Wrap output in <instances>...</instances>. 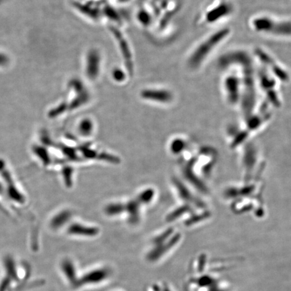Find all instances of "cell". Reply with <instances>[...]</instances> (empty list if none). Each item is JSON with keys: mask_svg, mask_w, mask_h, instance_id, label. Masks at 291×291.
<instances>
[{"mask_svg": "<svg viewBox=\"0 0 291 291\" xmlns=\"http://www.w3.org/2000/svg\"><path fill=\"white\" fill-rule=\"evenodd\" d=\"M80 130H81L82 134L87 135V134H90V132H91V124L88 123H83V125H82V127H80Z\"/></svg>", "mask_w": 291, "mask_h": 291, "instance_id": "obj_9", "label": "cell"}, {"mask_svg": "<svg viewBox=\"0 0 291 291\" xmlns=\"http://www.w3.org/2000/svg\"><path fill=\"white\" fill-rule=\"evenodd\" d=\"M250 26L260 34L285 38L291 37V20L274 17L268 14H258L251 18Z\"/></svg>", "mask_w": 291, "mask_h": 291, "instance_id": "obj_1", "label": "cell"}, {"mask_svg": "<svg viewBox=\"0 0 291 291\" xmlns=\"http://www.w3.org/2000/svg\"><path fill=\"white\" fill-rule=\"evenodd\" d=\"M124 207L121 204H112V205L107 206L106 212L107 214L112 215V214L121 213Z\"/></svg>", "mask_w": 291, "mask_h": 291, "instance_id": "obj_7", "label": "cell"}, {"mask_svg": "<svg viewBox=\"0 0 291 291\" xmlns=\"http://www.w3.org/2000/svg\"><path fill=\"white\" fill-rule=\"evenodd\" d=\"M127 210L130 214V216H131V220L134 222H137L138 218V208L137 204L135 202H130L127 205Z\"/></svg>", "mask_w": 291, "mask_h": 291, "instance_id": "obj_6", "label": "cell"}, {"mask_svg": "<svg viewBox=\"0 0 291 291\" xmlns=\"http://www.w3.org/2000/svg\"><path fill=\"white\" fill-rule=\"evenodd\" d=\"M70 233L74 234L85 235H94L96 234V229L93 228H86L82 226L73 225L70 229Z\"/></svg>", "mask_w": 291, "mask_h": 291, "instance_id": "obj_5", "label": "cell"}, {"mask_svg": "<svg viewBox=\"0 0 291 291\" xmlns=\"http://www.w3.org/2000/svg\"><path fill=\"white\" fill-rule=\"evenodd\" d=\"M153 194V191L152 190L144 191V192L140 196V199H141L142 201L144 202H149L150 200L152 199Z\"/></svg>", "mask_w": 291, "mask_h": 291, "instance_id": "obj_8", "label": "cell"}, {"mask_svg": "<svg viewBox=\"0 0 291 291\" xmlns=\"http://www.w3.org/2000/svg\"><path fill=\"white\" fill-rule=\"evenodd\" d=\"M230 34L228 28H222L208 35L200 41L189 57V66L192 69H198L204 64L212 53L226 40Z\"/></svg>", "mask_w": 291, "mask_h": 291, "instance_id": "obj_2", "label": "cell"}, {"mask_svg": "<svg viewBox=\"0 0 291 291\" xmlns=\"http://www.w3.org/2000/svg\"><path fill=\"white\" fill-rule=\"evenodd\" d=\"M233 12V6L228 2L221 1L215 6H210L207 11L204 12L202 20L204 23H216L218 20H222L230 15Z\"/></svg>", "mask_w": 291, "mask_h": 291, "instance_id": "obj_3", "label": "cell"}, {"mask_svg": "<svg viewBox=\"0 0 291 291\" xmlns=\"http://www.w3.org/2000/svg\"><path fill=\"white\" fill-rule=\"evenodd\" d=\"M107 276V272L105 270H96V271L90 272L84 278V282H86V283H96V282L98 283V282L105 279Z\"/></svg>", "mask_w": 291, "mask_h": 291, "instance_id": "obj_4", "label": "cell"}]
</instances>
